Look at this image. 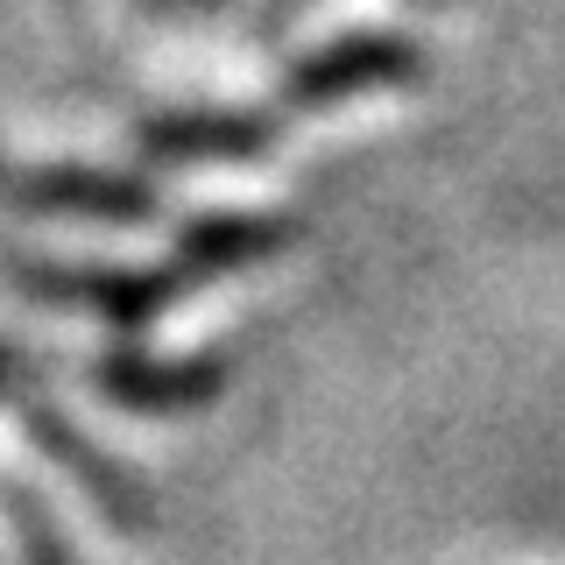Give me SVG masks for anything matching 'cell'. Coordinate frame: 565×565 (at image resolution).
I'll return each instance as SVG.
<instances>
[{"instance_id":"7c38bea8","label":"cell","mask_w":565,"mask_h":565,"mask_svg":"<svg viewBox=\"0 0 565 565\" xmlns=\"http://www.w3.org/2000/svg\"><path fill=\"white\" fill-rule=\"evenodd\" d=\"M135 8H141V14H170V0H135Z\"/></svg>"},{"instance_id":"52a82bcc","label":"cell","mask_w":565,"mask_h":565,"mask_svg":"<svg viewBox=\"0 0 565 565\" xmlns=\"http://www.w3.org/2000/svg\"><path fill=\"white\" fill-rule=\"evenodd\" d=\"M297 241H305V220H290V212H199V220L177 234L170 262L191 282H212V276L255 269V262H269Z\"/></svg>"},{"instance_id":"4fadbf2b","label":"cell","mask_w":565,"mask_h":565,"mask_svg":"<svg viewBox=\"0 0 565 565\" xmlns=\"http://www.w3.org/2000/svg\"><path fill=\"white\" fill-rule=\"evenodd\" d=\"M8 170H14V163H8V156H0V184H8Z\"/></svg>"},{"instance_id":"5b68a950","label":"cell","mask_w":565,"mask_h":565,"mask_svg":"<svg viewBox=\"0 0 565 565\" xmlns=\"http://www.w3.org/2000/svg\"><path fill=\"white\" fill-rule=\"evenodd\" d=\"M234 353H191V361H156L141 347H114L93 361V388L135 417H199L226 396Z\"/></svg>"},{"instance_id":"8992f818","label":"cell","mask_w":565,"mask_h":565,"mask_svg":"<svg viewBox=\"0 0 565 565\" xmlns=\"http://www.w3.org/2000/svg\"><path fill=\"white\" fill-rule=\"evenodd\" d=\"M282 106H170V114L135 120V149L149 163H247V156L276 149Z\"/></svg>"},{"instance_id":"30bf717a","label":"cell","mask_w":565,"mask_h":565,"mask_svg":"<svg viewBox=\"0 0 565 565\" xmlns=\"http://www.w3.org/2000/svg\"><path fill=\"white\" fill-rule=\"evenodd\" d=\"M311 0H269V8H262V22H255V35L262 43H276V35H290L297 29V14H305Z\"/></svg>"},{"instance_id":"6da1fadb","label":"cell","mask_w":565,"mask_h":565,"mask_svg":"<svg viewBox=\"0 0 565 565\" xmlns=\"http://www.w3.org/2000/svg\"><path fill=\"white\" fill-rule=\"evenodd\" d=\"M0 282L50 311H93L114 332H141L149 318H163L170 305H184L199 290L177 262H163V269H93V262H35L14 255V247H0Z\"/></svg>"},{"instance_id":"8fae6325","label":"cell","mask_w":565,"mask_h":565,"mask_svg":"<svg viewBox=\"0 0 565 565\" xmlns=\"http://www.w3.org/2000/svg\"><path fill=\"white\" fill-rule=\"evenodd\" d=\"M184 8H191V14H226L234 0H184Z\"/></svg>"},{"instance_id":"5bb4252c","label":"cell","mask_w":565,"mask_h":565,"mask_svg":"<svg viewBox=\"0 0 565 565\" xmlns=\"http://www.w3.org/2000/svg\"><path fill=\"white\" fill-rule=\"evenodd\" d=\"M424 8H446V0H424Z\"/></svg>"},{"instance_id":"3957f363","label":"cell","mask_w":565,"mask_h":565,"mask_svg":"<svg viewBox=\"0 0 565 565\" xmlns=\"http://www.w3.org/2000/svg\"><path fill=\"white\" fill-rule=\"evenodd\" d=\"M14 417H22L29 446L43 452V459H57L71 481L85 488V502H93L114 530H128V537H149V530H156V488L141 481L135 467H120L114 452H99L93 438H85V431H78V424H71L50 396L22 388V396H14Z\"/></svg>"},{"instance_id":"7a4b0ae2","label":"cell","mask_w":565,"mask_h":565,"mask_svg":"<svg viewBox=\"0 0 565 565\" xmlns=\"http://www.w3.org/2000/svg\"><path fill=\"white\" fill-rule=\"evenodd\" d=\"M431 57H424L417 35L403 29H347L332 43L305 50L276 85V106L282 114H311V106H340V99H361V93H403L417 85Z\"/></svg>"},{"instance_id":"9c48e42d","label":"cell","mask_w":565,"mask_h":565,"mask_svg":"<svg viewBox=\"0 0 565 565\" xmlns=\"http://www.w3.org/2000/svg\"><path fill=\"white\" fill-rule=\"evenodd\" d=\"M22 388H35V367H29V353H22V347L0 340V403H14Z\"/></svg>"},{"instance_id":"ba28073f","label":"cell","mask_w":565,"mask_h":565,"mask_svg":"<svg viewBox=\"0 0 565 565\" xmlns=\"http://www.w3.org/2000/svg\"><path fill=\"white\" fill-rule=\"evenodd\" d=\"M0 509H8V530H14V544H22V558H29V565H85V558H78V544L64 537L57 509H50L35 488H22L14 473H0Z\"/></svg>"},{"instance_id":"277c9868","label":"cell","mask_w":565,"mask_h":565,"mask_svg":"<svg viewBox=\"0 0 565 565\" xmlns=\"http://www.w3.org/2000/svg\"><path fill=\"white\" fill-rule=\"evenodd\" d=\"M0 205L35 212V220L141 226V220H156V184L135 170H99V163H29V170H8Z\"/></svg>"}]
</instances>
